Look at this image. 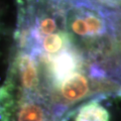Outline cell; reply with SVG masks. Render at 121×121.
I'll return each mask as SVG.
<instances>
[{
  "mask_svg": "<svg viewBox=\"0 0 121 121\" xmlns=\"http://www.w3.org/2000/svg\"><path fill=\"white\" fill-rule=\"evenodd\" d=\"M65 28L87 62L104 58L117 48L111 11L90 0H68Z\"/></svg>",
  "mask_w": 121,
  "mask_h": 121,
  "instance_id": "6da1fadb",
  "label": "cell"
},
{
  "mask_svg": "<svg viewBox=\"0 0 121 121\" xmlns=\"http://www.w3.org/2000/svg\"><path fill=\"white\" fill-rule=\"evenodd\" d=\"M110 112L96 97L83 103L74 112V121H110Z\"/></svg>",
  "mask_w": 121,
  "mask_h": 121,
  "instance_id": "277c9868",
  "label": "cell"
},
{
  "mask_svg": "<svg viewBox=\"0 0 121 121\" xmlns=\"http://www.w3.org/2000/svg\"><path fill=\"white\" fill-rule=\"evenodd\" d=\"M90 1L109 11H117L121 9V0H90Z\"/></svg>",
  "mask_w": 121,
  "mask_h": 121,
  "instance_id": "8992f818",
  "label": "cell"
},
{
  "mask_svg": "<svg viewBox=\"0 0 121 121\" xmlns=\"http://www.w3.org/2000/svg\"><path fill=\"white\" fill-rule=\"evenodd\" d=\"M4 85L22 95L47 97L43 74L39 60L30 52L20 48H16Z\"/></svg>",
  "mask_w": 121,
  "mask_h": 121,
  "instance_id": "3957f363",
  "label": "cell"
},
{
  "mask_svg": "<svg viewBox=\"0 0 121 121\" xmlns=\"http://www.w3.org/2000/svg\"><path fill=\"white\" fill-rule=\"evenodd\" d=\"M50 100L43 95H22L0 88V121H59Z\"/></svg>",
  "mask_w": 121,
  "mask_h": 121,
  "instance_id": "7a4b0ae2",
  "label": "cell"
},
{
  "mask_svg": "<svg viewBox=\"0 0 121 121\" xmlns=\"http://www.w3.org/2000/svg\"><path fill=\"white\" fill-rule=\"evenodd\" d=\"M111 18L113 30H114L115 43L121 51V9L117 11H111Z\"/></svg>",
  "mask_w": 121,
  "mask_h": 121,
  "instance_id": "5b68a950",
  "label": "cell"
}]
</instances>
